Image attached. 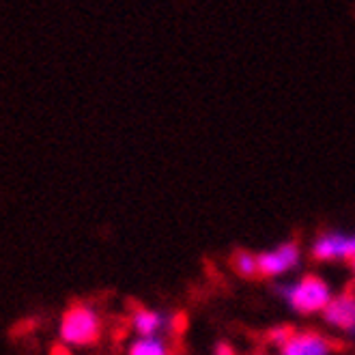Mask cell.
I'll use <instances>...</instances> for the list:
<instances>
[{
  "instance_id": "7",
  "label": "cell",
  "mask_w": 355,
  "mask_h": 355,
  "mask_svg": "<svg viewBox=\"0 0 355 355\" xmlns=\"http://www.w3.org/2000/svg\"><path fill=\"white\" fill-rule=\"evenodd\" d=\"M132 327L138 336H159L164 329L171 327V319L164 317L157 310L136 308L132 312Z\"/></svg>"
},
{
  "instance_id": "12",
  "label": "cell",
  "mask_w": 355,
  "mask_h": 355,
  "mask_svg": "<svg viewBox=\"0 0 355 355\" xmlns=\"http://www.w3.org/2000/svg\"><path fill=\"white\" fill-rule=\"evenodd\" d=\"M50 355H71V353H69V351H67L65 347H56V349H54V351H52Z\"/></svg>"
},
{
  "instance_id": "5",
  "label": "cell",
  "mask_w": 355,
  "mask_h": 355,
  "mask_svg": "<svg viewBox=\"0 0 355 355\" xmlns=\"http://www.w3.org/2000/svg\"><path fill=\"white\" fill-rule=\"evenodd\" d=\"M331 343L317 331H293L280 347V355H331Z\"/></svg>"
},
{
  "instance_id": "6",
  "label": "cell",
  "mask_w": 355,
  "mask_h": 355,
  "mask_svg": "<svg viewBox=\"0 0 355 355\" xmlns=\"http://www.w3.org/2000/svg\"><path fill=\"white\" fill-rule=\"evenodd\" d=\"M323 319L331 327L355 334V295L343 293L338 297H331L323 310Z\"/></svg>"
},
{
  "instance_id": "9",
  "label": "cell",
  "mask_w": 355,
  "mask_h": 355,
  "mask_svg": "<svg viewBox=\"0 0 355 355\" xmlns=\"http://www.w3.org/2000/svg\"><path fill=\"white\" fill-rule=\"evenodd\" d=\"M233 267L239 276L254 278L259 274V257H252L250 252H237L233 259Z\"/></svg>"
},
{
  "instance_id": "1",
  "label": "cell",
  "mask_w": 355,
  "mask_h": 355,
  "mask_svg": "<svg viewBox=\"0 0 355 355\" xmlns=\"http://www.w3.org/2000/svg\"><path fill=\"white\" fill-rule=\"evenodd\" d=\"M101 334V319L89 306L69 308L60 321V340L69 347H87L97 343Z\"/></svg>"
},
{
  "instance_id": "10",
  "label": "cell",
  "mask_w": 355,
  "mask_h": 355,
  "mask_svg": "<svg viewBox=\"0 0 355 355\" xmlns=\"http://www.w3.org/2000/svg\"><path fill=\"white\" fill-rule=\"evenodd\" d=\"M291 334H293V329H291V327H286V325H278V327H274V329H269L267 338H269V343H271V345L282 347V345L291 338Z\"/></svg>"
},
{
  "instance_id": "3",
  "label": "cell",
  "mask_w": 355,
  "mask_h": 355,
  "mask_svg": "<svg viewBox=\"0 0 355 355\" xmlns=\"http://www.w3.org/2000/svg\"><path fill=\"white\" fill-rule=\"evenodd\" d=\"M300 259L302 252L295 243H282L274 250H267V252L259 254V274L269 278L284 276L300 265Z\"/></svg>"
},
{
  "instance_id": "8",
  "label": "cell",
  "mask_w": 355,
  "mask_h": 355,
  "mask_svg": "<svg viewBox=\"0 0 355 355\" xmlns=\"http://www.w3.org/2000/svg\"><path fill=\"white\" fill-rule=\"evenodd\" d=\"M128 355H171V349L162 336H138Z\"/></svg>"
},
{
  "instance_id": "4",
  "label": "cell",
  "mask_w": 355,
  "mask_h": 355,
  "mask_svg": "<svg viewBox=\"0 0 355 355\" xmlns=\"http://www.w3.org/2000/svg\"><path fill=\"white\" fill-rule=\"evenodd\" d=\"M312 257L317 261H347L355 257V235L325 233L312 243Z\"/></svg>"
},
{
  "instance_id": "11",
  "label": "cell",
  "mask_w": 355,
  "mask_h": 355,
  "mask_svg": "<svg viewBox=\"0 0 355 355\" xmlns=\"http://www.w3.org/2000/svg\"><path fill=\"white\" fill-rule=\"evenodd\" d=\"M216 355H237V353H235V349H233L231 345L220 343V345L216 347Z\"/></svg>"
},
{
  "instance_id": "2",
  "label": "cell",
  "mask_w": 355,
  "mask_h": 355,
  "mask_svg": "<svg viewBox=\"0 0 355 355\" xmlns=\"http://www.w3.org/2000/svg\"><path fill=\"white\" fill-rule=\"evenodd\" d=\"M284 300L295 312L302 315H315V312H323L325 306L331 300L329 284L317 276H306L293 284L284 286Z\"/></svg>"
},
{
  "instance_id": "13",
  "label": "cell",
  "mask_w": 355,
  "mask_h": 355,
  "mask_svg": "<svg viewBox=\"0 0 355 355\" xmlns=\"http://www.w3.org/2000/svg\"><path fill=\"white\" fill-rule=\"evenodd\" d=\"M351 263H353V271H355V257L351 259Z\"/></svg>"
}]
</instances>
